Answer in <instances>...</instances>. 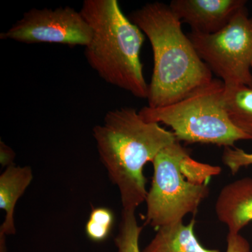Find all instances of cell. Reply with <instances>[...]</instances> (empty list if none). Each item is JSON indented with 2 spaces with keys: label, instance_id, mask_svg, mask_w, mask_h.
<instances>
[{
  "label": "cell",
  "instance_id": "cell-8",
  "mask_svg": "<svg viewBox=\"0 0 252 252\" xmlns=\"http://www.w3.org/2000/svg\"><path fill=\"white\" fill-rule=\"evenodd\" d=\"M244 0H173L169 4L191 32L212 34L223 29L245 7Z\"/></svg>",
  "mask_w": 252,
  "mask_h": 252
},
{
  "label": "cell",
  "instance_id": "cell-4",
  "mask_svg": "<svg viewBox=\"0 0 252 252\" xmlns=\"http://www.w3.org/2000/svg\"><path fill=\"white\" fill-rule=\"evenodd\" d=\"M152 162L145 223L158 228L195 215L210 193L209 181L221 172L220 167L194 160L178 141L160 151Z\"/></svg>",
  "mask_w": 252,
  "mask_h": 252
},
{
  "label": "cell",
  "instance_id": "cell-11",
  "mask_svg": "<svg viewBox=\"0 0 252 252\" xmlns=\"http://www.w3.org/2000/svg\"><path fill=\"white\" fill-rule=\"evenodd\" d=\"M195 220L182 221L158 228L153 240L142 252H220L205 248L195 235Z\"/></svg>",
  "mask_w": 252,
  "mask_h": 252
},
{
  "label": "cell",
  "instance_id": "cell-5",
  "mask_svg": "<svg viewBox=\"0 0 252 252\" xmlns=\"http://www.w3.org/2000/svg\"><path fill=\"white\" fill-rule=\"evenodd\" d=\"M224 88L223 81L213 79L179 102L159 108L147 106L139 114L145 122L171 127L178 142L233 147L251 138L230 122L223 104Z\"/></svg>",
  "mask_w": 252,
  "mask_h": 252
},
{
  "label": "cell",
  "instance_id": "cell-15",
  "mask_svg": "<svg viewBox=\"0 0 252 252\" xmlns=\"http://www.w3.org/2000/svg\"><path fill=\"white\" fill-rule=\"evenodd\" d=\"M222 161L235 175L243 167L252 165V153H247L241 149L225 147L222 155Z\"/></svg>",
  "mask_w": 252,
  "mask_h": 252
},
{
  "label": "cell",
  "instance_id": "cell-18",
  "mask_svg": "<svg viewBox=\"0 0 252 252\" xmlns=\"http://www.w3.org/2000/svg\"></svg>",
  "mask_w": 252,
  "mask_h": 252
},
{
  "label": "cell",
  "instance_id": "cell-2",
  "mask_svg": "<svg viewBox=\"0 0 252 252\" xmlns=\"http://www.w3.org/2000/svg\"><path fill=\"white\" fill-rule=\"evenodd\" d=\"M93 135L101 162L119 189L123 210L135 211L148 193L144 165L177 141L175 134L145 122L135 108L122 107L109 111Z\"/></svg>",
  "mask_w": 252,
  "mask_h": 252
},
{
  "label": "cell",
  "instance_id": "cell-13",
  "mask_svg": "<svg viewBox=\"0 0 252 252\" xmlns=\"http://www.w3.org/2000/svg\"><path fill=\"white\" fill-rule=\"evenodd\" d=\"M143 227L139 225L135 210H122L119 233L115 238L118 252H142L139 240Z\"/></svg>",
  "mask_w": 252,
  "mask_h": 252
},
{
  "label": "cell",
  "instance_id": "cell-1",
  "mask_svg": "<svg viewBox=\"0 0 252 252\" xmlns=\"http://www.w3.org/2000/svg\"><path fill=\"white\" fill-rule=\"evenodd\" d=\"M150 41L154 69L148 107H166L210 84L212 72L200 59L182 22L169 5L148 3L128 16Z\"/></svg>",
  "mask_w": 252,
  "mask_h": 252
},
{
  "label": "cell",
  "instance_id": "cell-3",
  "mask_svg": "<svg viewBox=\"0 0 252 252\" xmlns=\"http://www.w3.org/2000/svg\"><path fill=\"white\" fill-rule=\"evenodd\" d=\"M80 11L92 34L84 55L106 82L147 99L140 51L145 34L123 12L117 0H85Z\"/></svg>",
  "mask_w": 252,
  "mask_h": 252
},
{
  "label": "cell",
  "instance_id": "cell-17",
  "mask_svg": "<svg viewBox=\"0 0 252 252\" xmlns=\"http://www.w3.org/2000/svg\"><path fill=\"white\" fill-rule=\"evenodd\" d=\"M16 157L14 151L11 147L6 145L4 142L1 140L0 142V162L1 166L9 167L13 165Z\"/></svg>",
  "mask_w": 252,
  "mask_h": 252
},
{
  "label": "cell",
  "instance_id": "cell-12",
  "mask_svg": "<svg viewBox=\"0 0 252 252\" xmlns=\"http://www.w3.org/2000/svg\"><path fill=\"white\" fill-rule=\"evenodd\" d=\"M224 86L223 104L230 122L252 140V87Z\"/></svg>",
  "mask_w": 252,
  "mask_h": 252
},
{
  "label": "cell",
  "instance_id": "cell-16",
  "mask_svg": "<svg viewBox=\"0 0 252 252\" xmlns=\"http://www.w3.org/2000/svg\"><path fill=\"white\" fill-rule=\"evenodd\" d=\"M225 252H251L250 245L244 237L228 233L227 235V249Z\"/></svg>",
  "mask_w": 252,
  "mask_h": 252
},
{
  "label": "cell",
  "instance_id": "cell-6",
  "mask_svg": "<svg viewBox=\"0 0 252 252\" xmlns=\"http://www.w3.org/2000/svg\"><path fill=\"white\" fill-rule=\"evenodd\" d=\"M188 36L200 59L225 85L252 87V18L246 7L218 32H190Z\"/></svg>",
  "mask_w": 252,
  "mask_h": 252
},
{
  "label": "cell",
  "instance_id": "cell-7",
  "mask_svg": "<svg viewBox=\"0 0 252 252\" xmlns=\"http://www.w3.org/2000/svg\"><path fill=\"white\" fill-rule=\"evenodd\" d=\"M92 32L80 11L69 6L56 9H32L0 39L25 44H64L85 47L90 42Z\"/></svg>",
  "mask_w": 252,
  "mask_h": 252
},
{
  "label": "cell",
  "instance_id": "cell-10",
  "mask_svg": "<svg viewBox=\"0 0 252 252\" xmlns=\"http://www.w3.org/2000/svg\"><path fill=\"white\" fill-rule=\"evenodd\" d=\"M33 179L30 166H17L13 164L6 167L0 176V208L6 217L0 228L1 234L14 235V210L19 198L24 194Z\"/></svg>",
  "mask_w": 252,
  "mask_h": 252
},
{
  "label": "cell",
  "instance_id": "cell-9",
  "mask_svg": "<svg viewBox=\"0 0 252 252\" xmlns=\"http://www.w3.org/2000/svg\"><path fill=\"white\" fill-rule=\"evenodd\" d=\"M218 220L238 234L252 221V177L240 179L223 187L215 203Z\"/></svg>",
  "mask_w": 252,
  "mask_h": 252
},
{
  "label": "cell",
  "instance_id": "cell-14",
  "mask_svg": "<svg viewBox=\"0 0 252 252\" xmlns=\"http://www.w3.org/2000/svg\"><path fill=\"white\" fill-rule=\"evenodd\" d=\"M114 221L112 210L106 207L94 208L86 223V235L93 241H103L110 234Z\"/></svg>",
  "mask_w": 252,
  "mask_h": 252
}]
</instances>
